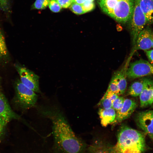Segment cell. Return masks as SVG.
<instances>
[{"label": "cell", "mask_w": 153, "mask_h": 153, "mask_svg": "<svg viewBox=\"0 0 153 153\" xmlns=\"http://www.w3.org/2000/svg\"><path fill=\"white\" fill-rule=\"evenodd\" d=\"M39 110L51 121L55 153H86L88 145L75 134L61 111L52 107L42 108Z\"/></svg>", "instance_id": "cell-1"}, {"label": "cell", "mask_w": 153, "mask_h": 153, "mask_svg": "<svg viewBox=\"0 0 153 153\" xmlns=\"http://www.w3.org/2000/svg\"><path fill=\"white\" fill-rule=\"evenodd\" d=\"M117 141L113 144L114 153H143L146 148L144 134L125 125H122L117 134Z\"/></svg>", "instance_id": "cell-2"}, {"label": "cell", "mask_w": 153, "mask_h": 153, "mask_svg": "<svg viewBox=\"0 0 153 153\" xmlns=\"http://www.w3.org/2000/svg\"><path fill=\"white\" fill-rule=\"evenodd\" d=\"M14 88L15 100L20 107L27 109L35 105L38 99L36 92L24 85L18 79L15 82Z\"/></svg>", "instance_id": "cell-3"}, {"label": "cell", "mask_w": 153, "mask_h": 153, "mask_svg": "<svg viewBox=\"0 0 153 153\" xmlns=\"http://www.w3.org/2000/svg\"><path fill=\"white\" fill-rule=\"evenodd\" d=\"M130 21L131 34L134 46L139 33L147 24L146 18L140 8L139 0H135L133 11Z\"/></svg>", "instance_id": "cell-4"}, {"label": "cell", "mask_w": 153, "mask_h": 153, "mask_svg": "<svg viewBox=\"0 0 153 153\" xmlns=\"http://www.w3.org/2000/svg\"><path fill=\"white\" fill-rule=\"evenodd\" d=\"M135 0H120L110 16L116 21L125 23L129 21L133 11Z\"/></svg>", "instance_id": "cell-5"}, {"label": "cell", "mask_w": 153, "mask_h": 153, "mask_svg": "<svg viewBox=\"0 0 153 153\" xmlns=\"http://www.w3.org/2000/svg\"><path fill=\"white\" fill-rule=\"evenodd\" d=\"M126 75L127 77L131 79L153 75V65L146 60H137L129 65Z\"/></svg>", "instance_id": "cell-6"}, {"label": "cell", "mask_w": 153, "mask_h": 153, "mask_svg": "<svg viewBox=\"0 0 153 153\" xmlns=\"http://www.w3.org/2000/svg\"><path fill=\"white\" fill-rule=\"evenodd\" d=\"M14 66L19 75L21 83L35 92H40L39 76L19 63H15Z\"/></svg>", "instance_id": "cell-7"}, {"label": "cell", "mask_w": 153, "mask_h": 153, "mask_svg": "<svg viewBox=\"0 0 153 153\" xmlns=\"http://www.w3.org/2000/svg\"><path fill=\"white\" fill-rule=\"evenodd\" d=\"M136 122L139 127L153 139V110H147L138 113Z\"/></svg>", "instance_id": "cell-8"}, {"label": "cell", "mask_w": 153, "mask_h": 153, "mask_svg": "<svg viewBox=\"0 0 153 153\" xmlns=\"http://www.w3.org/2000/svg\"><path fill=\"white\" fill-rule=\"evenodd\" d=\"M152 29L149 27H145L139 33L132 54L139 50H146L152 48Z\"/></svg>", "instance_id": "cell-9"}, {"label": "cell", "mask_w": 153, "mask_h": 153, "mask_svg": "<svg viewBox=\"0 0 153 153\" xmlns=\"http://www.w3.org/2000/svg\"><path fill=\"white\" fill-rule=\"evenodd\" d=\"M113 144L106 140L95 138L88 145L86 153H114L112 150Z\"/></svg>", "instance_id": "cell-10"}, {"label": "cell", "mask_w": 153, "mask_h": 153, "mask_svg": "<svg viewBox=\"0 0 153 153\" xmlns=\"http://www.w3.org/2000/svg\"><path fill=\"white\" fill-rule=\"evenodd\" d=\"M137 107L136 102L131 99H125L121 109L117 112L115 119L112 123L114 124L120 123L129 118Z\"/></svg>", "instance_id": "cell-11"}, {"label": "cell", "mask_w": 153, "mask_h": 153, "mask_svg": "<svg viewBox=\"0 0 153 153\" xmlns=\"http://www.w3.org/2000/svg\"><path fill=\"white\" fill-rule=\"evenodd\" d=\"M0 116L8 123L13 120L21 119V117L12 109L7 99L0 91Z\"/></svg>", "instance_id": "cell-12"}, {"label": "cell", "mask_w": 153, "mask_h": 153, "mask_svg": "<svg viewBox=\"0 0 153 153\" xmlns=\"http://www.w3.org/2000/svg\"><path fill=\"white\" fill-rule=\"evenodd\" d=\"M144 88L140 95V105L145 107L151 105L153 94V80L147 78H144Z\"/></svg>", "instance_id": "cell-13"}, {"label": "cell", "mask_w": 153, "mask_h": 153, "mask_svg": "<svg viewBox=\"0 0 153 153\" xmlns=\"http://www.w3.org/2000/svg\"><path fill=\"white\" fill-rule=\"evenodd\" d=\"M98 113L100 119L101 124L104 127H106L108 125L112 123L115 120L116 115L115 110L112 108L107 109L100 108L99 109Z\"/></svg>", "instance_id": "cell-14"}, {"label": "cell", "mask_w": 153, "mask_h": 153, "mask_svg": "<svg viewBox=\"0 0 153 153\" xmlns=\"http://www.w3.org/2000/svg\"><path fill=\"white\" fill-rule=\"evenodd\" d=\"M31 153H55L52 144L44 140L37 141L32 146Z\"/></svg>", "instance_id": "cell-15"}, {"label": "cell", "mask_w": 153, "mask_h": 153, "mask_svg": "<svg viewBox=\"0 0 153 153\" xmlns=\"http://www.w3.org/2000/svg\"><path fill=\"white\" fill-rule=\"evenodd\" d=\"M139 3L146 18L147 24H153V1L139 0Z\"/></svg>", "instance_id": "cell-16"}, {"label": "cell", "mask_w": 153, "mask_h": 153, "mask_svg": "<svg viewBox=\"0 0 153 153\" xmlns=\"http://www.w3.org/2000/svg\"><path fill=\"white\" fill-rule=\"evenodd\" d=\"M9 54L5 37L0 26V63H6L9 60Z\"/></svg>", "instance_id": "cell-17"}, {"label": "cell", "mask_w": 153, "mask_h": 153, "mask_svg": "<svg viewBox=\"0 0 153 153\" xmlns=\"http://www.w3.org/2000/svg\"><path fill=\"white\" fill-rule=\"evenodd\" d=\"M120 0H98V3L103 11L110 16L114 8Z\"/></svg>", "instance_id": "cell-18"}, {"label": "cell", "mask_w": 153, "mask_h": 153, "mask_svg": "<svg viewBox=\"0 0 153 153\" xmlns=\"http://www.w3.org/2000/svg\"><path fill=\"white\" fill-rule=\"evenodd\" d=\"M144 78L133 83L129 88V94L133 97L139 96L144 88Z\"/></svg>", "instance_id": "cell-19"}, {"label": "cell", "mask_w": 153, "mask_h": 153, "mask_svg": "<svg viewBox=\"0 0 153 153\" xmlns=\"http://www.w3.org/2000/svg\"><path fill=\"white\" fill-rule=\"evenodd\" d=\"M107 90L111 91L118 95H120L117 78L115 74L111 78Z\"/></svg>", "instance_id": "cell-20"}, {"label": "cell", "mask_w": 153, "mask_h": 153, "mask_svg": "<svg viewBox=\"0 0 153 153\" xmlns=\"http://www.w3.org/2000/svg\"><path fill=\"white\" fill-rule=\"evenodd\" d=\"M125 99L123 97L119 96L112 103V108L118 112L122 107Z\"/></svg>", "instance_id": "cell-21"}, {"label": "cell", "mask_w": 153, "mask_h": 153, "mask_svg": "<svg viewBox=\"0 0 153 153\" xmlns=\"http://www.w3.org/2000/svg\"><path fill=\"white\" fill-rule=\"evenodd\" d=\"M50 2V0H36L33 5V7L37 9H44L49 5Z\"/></svg>", "instance_id": "cell-22"}, {"label": "cell", "mask_w": 153, "mask_h": 153, "mask_svg": "<svg viewBox=\"0 0 153 153\" xmlns=\"http://www.w3.org/2000/svg\"><path fill=\"white\" fill-rule=\"evenodd\" d=\"M70 10L74 13L77 14H81L85 13L81 5L73 2L70 5Z\"/></svg>", "instance_id": "cell-23"}, {"label": "cell", "mask_w": 153, "mask_h": 153, "mask_svg": "<svg viewBox=\"0 0 153 153\" xmlns=\"http://www.w3.org/2000/svg\"><path fill=\"white\" fill-rule=\"evenodd\" d=\"M98 105L101 106L102 108L109 109L112 108V103L109 99L103 97L100 101Z\"/></svg>", "instance_id": "cell-24"}, {"label": "cell", "mask_w": 153, "mask_h": 153, "mask_svg": "<svg viewBox=\"0 0 153 153\" xmlns=\"http://www.w3.org/2000/svg\"><path fill=\"white\" fill-rule=\"evenodd\" d=\"M81 5L85 13L92 10L95 7V4L93 2L88 0H86Z\"/></svg>", "instance_id": "cell-25"}, {"label": "cell", "mask_w": 153, "mask_h": 153, "mask_svg": "<svg viewBox=\"0 0 153 153\" xmlns=\"http://www.w3.org/2000/svg\"><path fill=\"white\" fill-rule=\"evenodd\" d=\"M49 7L52 11L55 12L60 11L61 9L57 0H51L49 4Z\"/></svg>", "instance_id": "cell-26"}, {"label": "cell", "mask_w": 153, "mask_h": 153, "mask_svg": "<svg viewBox=\"0 0 153 153\" xmlns=\"http://www.w3.org/2000/svg\"><path fill=\"white\" fill-rule=\"evenodd\" d=\"M119 96V95L110 90H107L105 94L103 97L110 99L112 103Z\"/></svg>", "instance_id": "cell-27"}, {"label": "cell", "mask_w": 153, "mask_h": 153, "mask_svg": "<svg viewBox=\"0 0 153 153\" xmlns=\"http://www.w3.org/2000/svg\"><path fill=\"white\" fill-rule=\"evenodd\" d=\"M61 7L67 8L73 2V0H57Z\"/></svg>", "instance_id": "cell-28"}, {"label": "cell", "mask_w": 153, "mask_h": 153, "mask_svg": "<svg viewBox=\"0 0 153 153\" xmlns=\"http://www.w3.org/2000/svg\"><path fill=\"white\" fill-rule=\"evenodd\" d=\"M8 123L3 118L0 116V138L2 136Z\"/></svg>", "instance_id": "cell-29"}, {"label": "cell", "mask_w": 153, "mask_h": 153, "mask_svg": "<svg viewBox=\"0 0 153 153\" xmlns=\"http://www.w3.org/2000/svg\"><path fill=\"white\" fill-rule=\"evenodd\" d=\"M10 0H0V9L6 11L8 9Z\"/></svg>", "instance_id": "cell-30"}, {"label": "cell", "mask_w": 153, "mask_h": 153, "mask_svg": "<svg viewBox=\"0 0 153 153\" xmlns=\"http://www.w3.org/2000/svg\"><path fill=\"white\" fill-rule=\"evenodd\" d=\"M150 63L153 65V49L144 51Z\"/></svg>", "instance_id": "cell-31"}, {"label": "cell", "mask_w": 153, "mask_h": 153, "mask_svg": "<svg viewBox=\"0 0 153 153\" xmlns=\"http://www.w3.org/2000/svg\"><path fill=\"white\" fill-rule=\"evenodd\" d=\"M86 0H73V2H74L79 4L82 5Z\"/></svg>", "instance_id": "cell-32"}, {"label": "cell", "mask_w": 153, "mask_h": 153, "mask_svg": "<svg viewBox=\"0 0 153 153\" xmlns=\"http://www.w3.org/2000/svg\"><path fill=\"white\" fill-rule=\"evenodd\" d=\"M152 48H153V31L152 32Z\"/></svg>", "instance_id": "cell-33"}, {"label": "cell", "mask_w": 153, "mask_h": 153, "mask_svg": "<svg viewBox=\"0 0 153 153\" xmlns=\"http://www.w3.org/2000/svg\"><path fill=\"white\" fill-rule=\"evenodd\" d=\"M153 105V96H152V104L151 105Z\"/></svg>", "instance_id": "cell-34"}, {"label": "cell", "mask_w": 153, "mask_h": 153, "mask_svg": "<svg viewBox=\"0 0 153 153\" xmlns=\"http://www.w3.org/2000/svg\"><path fill=\"white\" fill-rule=\"evenodd\" d=\"M91 1H93L94 0H88Z\"/></svg>", "instance_id": "cell-35"}, {"label": "cell", "mask_w": 153, "mask_h": 153, "mask_svg": "<svg viewBox=\"0 0 153 153\" xmlns=\"http://www.w3.org/2000/svg\"><path fill=\"white\" fill-rule=\"evenodd\" d=\"M152 0L153 1V0Z\"/></svg>", "instance_id": "cell-36"}]
</instances>
